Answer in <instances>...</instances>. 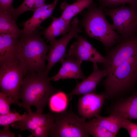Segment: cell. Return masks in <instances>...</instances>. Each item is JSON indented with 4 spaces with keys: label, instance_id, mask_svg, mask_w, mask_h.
Returning <instances> with one entry per match:
<instances>
[{
    "label": "cell",
    "instance_id": "6da1fadb",
    "mask_svg": "<svg viewBox=\"0 0 137 137\" xmlns=\"http://www.w3.org/2000/svg\"><path fill=\"white\" fill-rule=\"evenodd\" d=\"M40 29L30 34L22 32L18 38L15 59L24 68L25 75L46 73L45 60L49 47L41 37Z\"/></svg>",
    "mask_w": 137,
    "mask_h": 137
},
{
    "label": "cell",
    "instance_id": "7a4b0ae2",
    "mask_svg": "<svg viewBox=\"0 0 137 137\" xmlns=\"http://www.w3.org/2000/svg\"><path fill=\"white\" fill-rule=\"evenodd\" d=\"M48 74L33 73L25 76L19 97L23 108L27 109L34 106L37 108L36 111L42 114L52 96L60 91L50 84L51 80Z\"/></svg>",
    "mask_w": 137,
    "mask_h": 137
},
{
    "label": "cell",
    "instance_id": "3957f363",
    "mask_svg": "<svg viewBox=\"0 0 137 137\" xmlns=\"http://www.w3.org/2000/svg\"><path fill=\"white\" fill-rule=\"evenodd\" d=\"M81 21L87 35L99 41L109 49L122 39L107 21L104 10L92 3L88 7Z\"/></svg>",
    "mask_w": 137,
    "mask_h": 137
},
{
    "label": "cell",
    "instance_id": "277c9868",
    "mask_svg": "<svg viewBox=\"0 0 137 137\" xmlns=\"http://www.w3.org/2000/svg\"><path fill=\"white\" fill-rule=\"evenodd\" d=\"M106 76L102 82L106 98H113L133 90L137 83V53Z\"/></svg>",
    "mask_w": 137,
    "mask_h": 137
},
{
    "label": "cell",
    "instance_id": "5b68a950",
    "mask_svg": "<svg viewBox=\"0 0 137 137\" xmlns=\"http://www.w3.org/2000/svg\"><path fill=\"white\" fill-rule=\"evenodd\" d=\"M25 75L24 68L16 59L0 63V88L12 99L13 104L22 107L19 101L22 82Z\"/></svg>",
    "mask_w": 137,
    "mask_h": 137
},
{
    "label": "cell",
    "instance_id": "8992f818",
    "mask_svg": "<svg viewBox=\"0 0 137 137\" xmlns=\"http://www.w3.org/2000/svg\"><path fill=\"white\" fill-rule=\"evenodd\" d=\"M86 118L75 114L70 109L56 114L49 136L52 137H87Z\"/></svg>",
    "mask_w": 137,
    "mask_h": 137
},
{
    "label": "cell",
    "instance_id": "52a82bcc",
    "mask_svg": "<svg viewBox=\"0 0 137 137\" xmlns=\"http://www.w3.org/2000/svg\"><path fill=\"white\" fill-rule=\"evenodd\" d=\"M103 10L105 15L111 18L114 29L122 38L137 33V7L125 4L118 8H105Z\"/></svg>",
    "mask_w": 137,
    "mask_h": 137
},
{
    "label": "cell",
    "instance_id": "ba28073f",
    "mask_svg": "<svg viewBox=\"0 0 137 137\" xmlns=\"http://www.w3.org/2000/svg\"><path fill=\"white\" fill-rule=\"evenodd\" d=\"M109 50L105 57L107 62L104 64V69L109 70L110 73L137 53V33L122 38L117 45Z\"/></svg>",
    "mask_w": 137,
    "mask_h": 137
},
{
    "label": "cell",
    "instance_id": "9c48e42d",
    "mask_svg": "<svg viewBox=\"0 0 137 137\" xmlns=\"http://www.w3.org/2000/svg\"><path fill=\"white\" fill-rule=\"evenodd\" d=\"M79 20L77 18H74L71 22V30L60 39H54L50 41L49 52L47 55L46 60L47 61L46 73L48 74L53 66L57 63L65 58L67 45L70 41L78 33L82 31L78 27Z\"/></svg>",
    "mask_w": 137,
    "mask_h": 137
},
{
    "label": "cell",
    "instance_id": "30bf717a",
    "mask_svg": "<svg viewBox=\"0 0 137 137\" xmlns=\"http://www.w3.org/2000/svg\"><path fill=\"white\" fill-rule=\"evenodd\" d=\"M77 41L70 46L65 58L75 59L82 61H87L104 64L107 62L106 58L101 55L84 37L77 34L75 37Z\"/></svg>",
    "mask_w": 137,
    "mask_h": 137
},
{
    "label": "cell",
    "instance_id": "8fae6325",
    "mask_svg": "<svg viewBox=\"0 0 137 137\" xmlns=\"http://www.w3.org/2000/svg\"><path fill=\"white\" fill-rule=\"evenodd\" d=\"M28 113L22 120L12 124L13 128L20 129V130H26L30 132L39 127L49 126L53 127L54 123L56 114L52 112L42 114L37 112H33L30 107L27 109Z\"/></svg>",
    "mask_w": 137,
    "mask_h": 137
},
{
    "label": "cell",
    "instance_id": "7c38bea8",
    "mask_svg": "<svg viewBox=\"0 0 137 137\" xmlns=\"http://www.w3.org/2000/svg\"><path fill=\"white\" fill-rule=\"evenodd\" d=\"M105 98L104 93L98 94L92 92L83 95L79 98L78 103L79 115L90 119L99 114Z\"/></svg>",
    "mask_w": 137,
    "mask_h": 137
},
{
    "label": "cell",
    "instance_id": "4fadbf2b",
    "mask_svg": "<svg viewBox=\"0 0 137 137\" xmlns=\"http://www.w3.org/2000/svg\"><path fill=\"white\" fill-rule=\"evenodd\" d=\"M93 63V70L91 75L82 82L77 84L72 91L67 94L69 101L72 99L73 95H80L93 92L102 78L109 73V70H100L97 63Z\"/></svg>",
    "mask_w": 137,
    "mask_h": 137
},
{
    "label": "cell",
    "instance_id": "5bb4252c",
    "mask_svg": "<svg viewBox=\"0 0 137 137\" xmlns=\"http://www.w3.org/2000/svg\"><path fill=\"white\" fill-rule=\"evenodd\" d=\"M59 0H55L53 3L47 4L44 3L33 12L31 18L23 24L24 27L22 32L30 34L38 28H42L41 23L47 18L50 17Z\"/></svg>",
    "mask_w": 137,
    "mask_h": 137
},
{
    "label": "cell",
    "instance_id": "9a60e30c",
    "mask_svg": "<svg viewBox=\"0 0 137 137\" xmlns=\"http://www.w3.org/2000/svg\"><path fill=\"white\" fill-rule=\"evenodd\" d=\"M60 62L61 66L57 73L50 78L51 80L57 81L61 79H85L81 68L82 61L72 58H68Z\"/></svg>",
    "mask_w": 137,
    "mask_h": 137
},
{
    "label": "cell",
    "instance_id": "2e32d148",
    "mask_svg": "<svg viewBox=\"0 0 137 137\" xmlns=\"http://www.w3.org/2000/svg\"><path fill=\"white\" fill-rule=\"evenodd\" d=\"M110 110L124 118L137 120V90L129 97L117 101Z\"/></svg>",
    "mask_w": 137,
    "mask_h": 137
},
{
    "label": "cell",
    "instance_id": "e0dca14e",
    "mask_svg": "<svg viewBox=\"0 0 137 137\" xmlns=\"http://www.w3.org/2000/svg\"><path fill=\"white\" fill-rule=\"evenodd\" d=\"M18 37L0 34V63L16 59Z\"/></svg>",
    "mask_w": 137,
    "mask_h": 137
},
{
    "label": "cell",
    "instance_id": "ac0fdd59",
    "mask_svg": "<svg viewBox=\"0 0 137 137\" xmlns=\"http://www.w3.org/2000/svg\"><path fill=\"white\" fill-rule=\"evenodd\" d=\"M72 28L70 22L60 16L58 18L53 17L51 24L44 30L43 33L47 41L49 42L60 35H65L70 31Z\"/></svg>",
    "mask_w": 137,
    "mask_h": 137
},
{
    "label": "cell",
    "instance_id": "d6986e66",
    "mask_svg": "<svg viewBox=\"0 0 137 137\" xmlns=\"http://www.w3.org/2000/svg\"><path fill=\"white\" fill-rule=\"evenodd\" d=\"M95 117L91 120L93 121L115 135L120 129L122 128L123 121L125 118L114 113H111V115L107 117H102L98 114Z\"/></svg>",
    "mask_w": 137,
    "mask_h": 137
},
{
    "label": "cell",
    "instance_id": "ffe728a7",
    "mask_svg": "<svg viewBox=\"0 0 137 137\" xmlns=\"http://www.w3.org/2000/svg\"><path fill=\"white\" fill-rule=\"evenodd\" d=\"M93 0H77L72 4H69L64 2L60 5L63 11L60 17L70 22L72 18L88 7L93 2Z\"/></svg>",
    "mask_w": 137,
    "mask_h": 137
},
{
    "label": "cell",
    "instance_id": "44dd1931",
    "mask_svg": "<svg viewBox=\"0 0 137 137\" xmlns=\"http://www.w3.org/2000/svg\"><path fill=\"white\" fill-rule=\"evenodd\" d=\"M15 22L11 12L0 11V34L19 36L22 33V29L18 27Z\"/></svg>",
    "mask_w": 137,
    "mask_h": 137
},
{
    "label": "cell",
    "instance_id": "7402d4cb",
    "mask_svg": "<svg viewBox=\"0 0 137 137\" xmlns=\"http://www.w3.org/2000/svg\"><path fill=\"white\" fill-rule=\"evenodd\" d=\"M68 100L67 94L59 91L51 97L49 102L50 109L54 112H62L67 108Z\"/></svg>",
    "mask_w": 137,
    "mask_h": 137
},
{
    "label": "cell",
    "instance_id": "603a6c76",
    "mask_svg": "<svg viewBox=\"0 0 137 137\" xmlns=\"http://www.w3.org/2000/svg\"><path fill=\"white\" fill-rule=\"evenodd\" d=\"M46 0H24L18 7L14 8L12 12L13 18L16 21L18 17L27 11L34 12L38 8L43 5Z\"/></svg>",
    "mask_w": 137,
    "mask_h": 137
},
{
    "label": "cell",
    "instance_id": "cb8c5ba5",
    "mask_svg": "<svg viewBox=\"0 0 137 137\" xmlns=\"http://www.w3.org/2000/svg\"><path fill=\"white\" fill-rule=\"evenodd\" d=\"M86 125L89 134L94 137H114L116 136L91 120L86 122Z\"/></svg>",
    "mask_w": 137,
    "mask_h": 137
},
{
    "label": "cell",
    "instance_id": "d4e9b609",
    "mask_svg": "<svg viewBox=\"0 0 137 137\" xmlns=\"http://www.w3.org/2000/svg\"><path fill=\"white\" fill-rule=\"evenodd\" d=\"M27 114L25 112L23 115L20 114L15 110L11 111L8 113L0 115V125L6 126L23 119Z\"/></svg>",
    "mask_w": 137,
    "mask_h": 137
},
{
    "label": "cell",
    "instance_id": "484cf974",
    "mask_svg": "<svg viewBox=\"0 0 137 137\" xmlns=\"http://www.w3.org/2000/svg\"><path fill=\"white\" fill-rule=\"evenodd\" d=\"M99 7L103 10L106 7L113 8L119 5L129 4L130 6L137 7V0H98Z\"/></svg>",
    "mask_w": 137,
    "mask_h": 137
},
{
    "label": "cell",
    "instance_id": "4316f807",
    "mask_svg": "<svg viewBox=\"0 0 137 137\" xmlns=\"http://www.w3.org/2000/svg\"><path fill=\"white\" fill-rule=\"evenodd\" d=\"M13 104L12 98L6 94L1 91L0 92V114L3 115L10 112L11 105Z\"/></svg>",
    "mask_w": 137,
    "mask_h": 137
},
{
    "label": "cell",
    "instance_id": "83f0119b",
    "mask_svg": "<svg viewBox=\"0 0 137 137\" xmlns=\"http://www.w3.org/2000/svg\"><path fill=\"white\" fill-rule=\"evenodd\" d=\"M122 128L127 130L130 137H137V124L133 123L130 119L124 118L123 121Z\"/></svg>",
    "mask_w": 137,
    "mask_h": 137
},
{
    "label": "cell",
    "instance_id": "f1b7e54d",
    "mask_svg": "<svg viewBox=\"0 0 137 137\" xmlns=\"http://www.w3.org/2000/svg\"><path fill=\"white\" fill-rule=\"evenodd\" d=\"M13 0H0V11H7L12 13L14 8L12 6Z\"/></svg>",
    "mask_w": 137,
    "mask_h": 137
},
{
    "label": "cell",
    "instance_id": "f546056e",
    "mask_svg": "<svg viewBox=\"0 0 137 137\" xmlns=\"http://www.w3.org/2000/svg\"><path fill=\"white\" fill-rule=\"evenodd\" d=\"M4 129L0 130V137H15V133L11 132L9 130V126L4 127Z\"/></svg>",
    "mask_w": 137,
    "mask_h": 137
}]
</instances>
